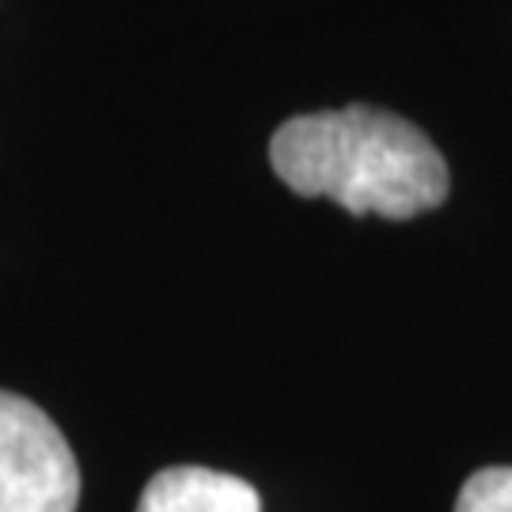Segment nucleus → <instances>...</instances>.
I'll return each mask as SVG.
<instances>
[{"label": "nucleus", "mask_w": 512, "mask_h": 512, "mask_svg": "<svg viewBox=\"0 0 512 512\" xmlns=\"http://www.w3.org/2000/svg\"><path fill=\"white\" fill-rule=\"evenodd\" d=\"M270 164L300 198H330L357 217L410 220L448 198L437 145L414 122L376 107L289 118L270 141Z\"/></svg>", "instance_id": "f257e3e1"}, {"label": "nucleus", "mask_w": 512, "mask_h": 512, "mask_svg": "<svg viewBox=\"0 0 512 512\" xmlns=\"http://www.w3.org/2000/svg\"><path fill=\"white\" fill-rule=\"evenodd\" d=\"M80 467L31 399L0 391V512H76Z\"/></svg>", "instance_id": "f03ea898"}, {"label": "nucleus", "mask_w": 512, "mask_h": 512, "mask_svg": "<svg viewBox=\"0 0 512 512\" xmlns=\"http://www.w3.org/2000/svg\"><path fill=\"white\" fill-rule=\"evenodd\" d=\"M137 512H262L258 490L209 467H167L145 486Z\"/></svg>", "instance_id": "7ed1b4c3"}, {"label": "nucleus", "mask_w": 512, "mask_h": 512, "mask_svg": "<svg viewBox=\"0 0 512 512\" xmlns=\"http://www.w3.org/2000/svg\"><path fill=\"white\" fill-rule=\"evenodd\" d=\"M456 512H512V467H482L463 482Z\"/></svg>", "instance_id": "20e7f679"}]
</instances>
